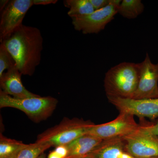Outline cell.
<instances>
[{"label": "cell", "instance_id": "obj_27", "mask_svg": "<svg viewBox=\"0 0 158 158\" xmlns=\"http://www.w3.org/2000/svg\"></svg>", "mask_w": 158, "mask_h": 158}, {"label": "cell", "instance_id": "obj_15", "mask_svg": "<svg viewBox=\"0 0 158 158\" xmlns=\"http://www.w3.org/2000/svg\"><path fill=\"white\" fill-rule=\"evenodd\" d=\"M63 3L69 9L67 14L71 18L87 15L95 11L90 0H64Z\"/></svg>", "mask_w": 158, "mask_h": 158}, {"label": "cell", "instance_id": "obj_16", "mask_svg": "<svg viewBox=\"0 0 158 158\" xmlns=\"http://www.w3.org/2000/svg\"><path fill=\"white\" fill-rule=\"evenodd\" d=\"M144 8L141 0H123L118 6V13L128 19H134L143 13Z\"/></svg>", "mask_w": 158, "mask_h": 158}, {"label": "cell", "instance_id": "obj_26", "mask_svg": "<svg viewBox=\"0 0 158 158\" xmlns=\"http://www.w3.org/2000/svg\"><path fill=\"white\" fill-rule=\"evenodd\" d=\"M88 158L87 156H85L81 157H78V158Z\"/></svg>", "mask_w": 158, "mask_h": 158}, {"label": "cell", "instance_id": "obj_21", "mask_svg": "<svg viewBox=\"0 0 158 158\" xmlns=\"http://www.w3.org/2000/svg\"><path fill=\"white\" fill-rule=\"evenodd\" d=\"M55 150L62 158H66L68 156V151L66 145L57 146L55 148Z\"/></svg>", "mask_w": 158, "mask_h": 158}, {"label": "cell", "instance_id": "obj_12", "mask_svg": "<svg viewBox=\"0 0 158 158\" xmlns=\"http://www.w3.org/2000/svg\"><path fill=\"white\" fill-rule=\"evenodd\" d=\"M123 137L102 140L87 155L88 158H123L125 153Z\"/></svg>", "mask_w": 158, "mask_h": 158}, {"label": "cell", "instance_id": "obj_10", "mask_svg": "<svg viewBox=\"0 0 158 158\" xmlns=\"http://www.w3.org/2000/svg\"><path fill=\"white\" fill-rule=\"evenodd\" d=\"M109 101L119 111L140 118L146 117L151 119L158 117V98L134 99L108 97Z\"/></svg>", "mask_w": 158, "mask_h": 158}, {"label": "cell", "instance_id": "obj_19", "mask_svg": "<svg viewBox=\"0 0 158 158\" xmlns=\"http://www.w3.org/2000/svg\"><path fill=\"white\" fill-rule=\"evenodd\" d=\"M139 124V130L141 131L158 137V120L155 123H146L142 120L141 124Z\"/></svg>", "mask_w": 158, "mask_h": 158}, {"label": "cell", "instance_id": "obj_7", "mask_svg": "<svg viewBox=\"0 0 158 158\" xmlns=\"http://www.w3.org/2000/svg\"><path fill=\"white\" fill-rule=\"evenodd\" d=\"M140 124L136 123L134 116L127 113H119L114 120L100 124H94L88 134L102 140L123 137L137 131Z\"/></svg>", "mask_w": 158, "mask_h": 158}, {"label": "cell", "instance_id": "obj_1", "mask_svg": "<svg viewBox=\"0 0 158 158\" xmlns=\"http://www.w3.org/2000/svg\"><path fill=\"white\" fill-rule=\"evenodd\" d=\"M43 43L39 29L23 24L1 43L13 57L22 74L32 76L41 61Z\"/></svg>", "mask_w": 158, "mask_h": 158}, {"label": "cell", "instance_id": "obj_24", "mask_svg": "<svg viewBox=\"0 0 158 158\" xmlns=\"http://www.w3.org/2000/svg\"><path fill=\"white\" fill-rule=\"evenodd\" d=\"M9 2V0H1L0 1V11L1 12L6 8Z\"/></svg>", "mask_w": 158, "mask_h": 158}, {"label": "cell", "instance_id": "obj_8", "mask_svg": "<svg viewBox=\"0 0 158 158\" xmlns=\"http://www.w3.org/2000/svg\"><path fill=\"white\" fill-rule=\"evenodd\" d=\"M123 138L125 152L130 156L136 158H158V136L143 132L139 128Z\"/></svg>", "mask_w": 158, "mask_h": 158}, {"label": "cell", "instance_id": "obj_17", "mask_svg": "<svg viewBox=\"0 0 158 158\" xmlns=\"http://www.w3.org/2000/svg\"><path fill=\"white\" fill-rule=\"evenodd\" d=\"M51 146L44 142L36 141L35 143L27 144L23 148L16 158H38Z\"/></svg>", "mask_w": 158, "mask_h": 158}, {"label": "cell", "instance_id": "obj_13", "mask_svg": "<svg viewBox=\"0 0 158 158\" xmlns=\"http://www.w3.org/2000/svg\"><path fill=\"white\" fill-rule=\"evenodd\" d=\"M102 141L90 134L83 135L66 145L68 151L66 158L81 157L88 155Z\"/></svg>", "mask_w": 158, "mask_h": 158}, {"label": "cell", "instance_id": "obj_2", "mask_svg": "<svg viewBox=\"0 0 158 158\" xmlns=\"http://www.w3.org/2000/svg\"><path fill=\"white\" fill-rule=\"evenodd\" d=\"M139 77L138 63L123 62L110 68L104 80L107 97L133 98Z\"/></svg>", "mask_w": 158, "mask_h": 158}, {"label": "cell", "instance_id": "obj_5", "mask_svg": "<svg viewBox=\"0 0 158 158\" xmlns=\"http://www.w3.org/2000/svg\"><path fill=\"white\" fill-rule=\"evenodd\" d=\"M121 1L111 0L106 7L91 14L71 18L74 28L84 34H98L114 19Z\"/></svg>", "mask_w": 158, "mask_h": 158}, {"label": "cell", "instance_id": "obj_22", "mask_svg": "<svg viewBox=\"0 0 158 158\" xmlns=\"http://www.w3.org/2000/svg\"><path fill=\"white\" fill-rule=\"evenodd\" d=\"M34 5H48L55 4L58 2L57 0H33Z\"/></svg>", "mask_w": 158, "mask_h": 158}, {"label": "cell", "instance_id": "obj_11", "mask_svg": "<svg viewBox=\"0 0 158 158\" xmlns=\"http://www.w3.org/2000/svg\"><path fill=\"white\" fill-rule=\"evenodd\" d=\"M22 75L16 66L8 69L0 76L1 90L8 95L17 99L39 96L25 88L21 81Z\"/></svg>", "mask_w": 158, "mask_h": 158}, {"label": "cell", "instance_id": "obj_9", "mask_svg": "<svg viewBox=\"0 0 158 158\" xmlns=\"http://www.w3.org/2000/svg\"><path fill=\"white\" fill-rule=\"evenodd\" d=\"M139 77L138 87L132 99H144L158 98V63L152 62L146 53L144 61L138 63Z\"/></svg>", "mask_w": 158, "mask_h": 158}, {"label": "cell", "instance_id": "obj_18", "mask_svg": "<svg viewBox=\"0 0 158 158\" xmlns=\"http://www.w3.org/2000/svg\"><path fill=\"white\" fill-rule=\"evenodd\" d=\"M16 66L14 59L2 44H0V76L9 69Z\"/></svg>", "mask_w": 158, "mask_h": 158}, {"label": "cell", "instance_id": "obj_25", "mask_svg": "<svg viewBox=\"0 0 158 158\" xmlns=\"http://www.w3.org/2000/svg\"><path fill=\"white\" fill-rule=\"evenodd\" d=\"M123 158H136L130 156V155L126 153H125L124 155H123Z\"/></svg>", "mask_w": 158, "mask_h": 158}, {"label": "cell", "instance_id": "obj_23", "mask_svg": "<svg viewBox=\"0 0 158 158\" xmlns=\"http://www.w3.org/2000/svg\"><path fill=\"white\" fill-rule=\"evenodd\" d=\"M48 158H62V157L56 151L54 150L52 151L51 152H50L49 154L48 157Z\"/></svg>", "mask_w": 158, "mask_h": 158}, {"label": "cell", "instance_id": "obj_4", "mask_svg": "<svg viewBox=\"0 0 158 158\" xmlns=\"http://www.w3.org/2000/svg\"><path fill=\"white\" fill-rule=\"evenodd\" d=\"M94 124L90 120L82 118H64L59 124L39 135L36 141L47 143L55 148L66 145L79 137L88 134Z\"/></svg>", "mask_w": 158, "mask_h": 158}, {"label": "cell", "instance_id": "obj_3", "mask_svg": "<svg viewBox=\"0 0 158 158\" xmlns=\"http://www.w3.org/2000/svg\"><path fill=\"white\" fill-rule=\"evenodd\" d=\"M56 98L51 96L14 98L0 90V108H15L24 112L34 122L45 120L52 114L58 104Z\"/></svg>", "mask_w": 158, "mask_h": 158}, {"label": "cell", "instance_id": "obj_14", "mask_svg": "<svg viewBox=\"0 0 158 158\" xmlns=\"http://www.w3.org/2000/svg\"><path fill=\"white\" fill-rule=\"evenodd\" d=\"M27 144L14 139L7 138L0 134V158H16Z\"/></svg>", "mask_w": 158, "mask_h": 158}, {"label": "cell", "instance_id": "obj_20", "mask_svg": "<svg viewBox=\"0 0 158 158\" xmlns=\"http://www.w3.org/2000/svg\"><path fill=\"white\" fill-rule=\"evenodd\" d=\"M94 8L96 10H100L106 7L111 0H90Z\"/></svg>", "mask_w": 158, "mask_h": 158}, {"label": "cell", "instance_id": "obj_6", "mask_svg": "<svg viewBox=\"0 0 158 158\" xmlns=\"http://www.w3.org/2000/svg\"><path fill=\"white\" fill-rule=\"evenodd\" d=\"M33 0H11L1 11L0 42L8 38L23 25L29 9L34 6Z\"/></svg>", "mask_w": 158, "mask_h": 158}]
</instances>
